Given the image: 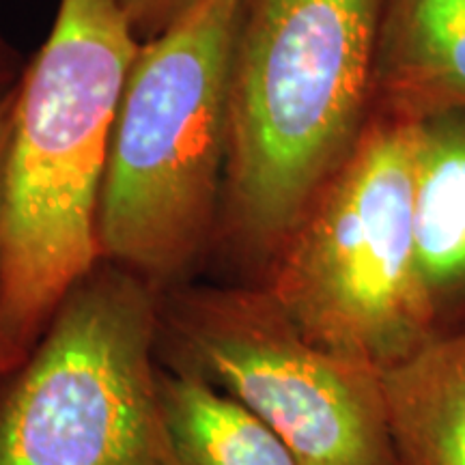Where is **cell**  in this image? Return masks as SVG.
Wrapping results in <instances>:
<instances>
[{
    "label": "cell",
    "mask_w": 465,
    "mask_h": 465,
    "mask_svg": "<svg viewBox=\"0 0 465 465\" xmlns=\"http://www.w3.org/2000/svg\"><path fill=\"white\" fill-rule=\"evenodd\" d=\"M20 84V83H17ZM17 84L0 97V263H3V224H5V182H7V158L11 125H14Z\"/></svg>",
    "instance_id": "7c38bea8"
},
{
    "label": "cell",
    "mask_w": 465,
    "mask_h": 465,
    "mask_svg": "<svg viewBox=\"0 0 465 465\" xmlns=\"http://www.w3.org/2000/svg\"><path fill=\"white\" fill-rule=\"evenodd\" d=\"M414 235L433 339L465 332V110L416 121Z\"/></svg>",
    "instance_id": "52a82bcc"
},
{
    "label": "cell",
    "mask_w": 465,
    "mask_h": 465,
    "mask_svg": "<svg viewBox=\"0 0 465 465\" xmlns=\"http://www.w3.org/2000/svg\"><path fill=\"white\" fill-rule=\"evenodd\" d=\"M465 110V0H383L373 114Z\"/></svg>",
    "instance_id": "ba28073f"
},
{
    "label": "cell",
    "mask_w": 465,
    "mask_h": 465,
    "mask_svg": "<svg viewBox=\"0 0 465 465\" xmlns=\"http://www.w3.org/2000/svg\"><path fill=\"white\" fill-rule=\"evenodd\" d=\"M158 319L160 291L100 259L0 377V465H174Z\"/></svg>",
    "instance_id": "5b68a950"
},
{
    "label": "cell",
    "mask_w": 465,
    "mask_h": 465,
    "mask_svg": "<svg viewBox=\"0 0 465 465\" xmlns=\"http://www.w3.org/2000/svg\"><path fill=\"white\" fill-rule=\"evenodd\" d=\"M138 48L121 0H58L48 39L17 84L0 263L5 375L100 263L102 183Z\"/></svg>",
    "instance_id": "7a4b0ae2"
},
{
    "label": "cell",
    "mask_w": 465,
    "mask_h": 465,
    "mask_svg": "<svg viewBox=\"0 0 465 465\" xmlns=\"http://www.w3.org/2000/svg\"><path fill=\"white\" fill-rule=\"evenodd\" d=\"M201 0H121L138 42H149L168 31Z\"/></svg>",
    "instance_id": "8fae6325"
},
{
    "label": "cell",
    "mask_w": 465,
    "mask_h": 465,
    "mask_svg": "<svg viewBox=\"0 0 465 465\" xmlns=\"http://www.w3.org/2000/svg\"><path fill=\"white\" fill-rule=\"evenodd\" d=\"M414 182L416 124L373 114L261 284L308 341L380 373L431 341Z\"/></svg>",
    "instance_id": "277c9868"
},
{
    "label": "cell",
    "mask_w": 465,
    "mask_h": 465,
    "mask_svg": "<svg viewBox=\"0 0 465 465\" xmlns=\"http://www.w3.org/2000/svg\"><path fill=\"white\" fill-rule=\"evenodd\" d=\"M5 375V371H3V366H0V377H3Z\"/></svg>",
    "instance_id": "5bb4252c"
},
{
    "label": "cell",
    "mask_w": 465,
    "mask_h": 465,
    "mask_svg": "<svg viewBox=\"0 0 465 465\" xmlns=\"http://www.w3.org/2000/svg\"><path fill=\"white\" fill-rule=\"evenodd\" d=\"M381 386L399 465H465V332L429 341Z\"/></svg>",
    "instance_id": "9c48e42d"
},
{
    "label": "cell",
    "mask_w": 465,
    "mask_h": 465,
    "mask_svg": "<svg viewBox=\"0 0 465 465\" xmlns=\"http://www.w3.org/2000/svg\"><path fill=\"white\" fill-rule=\"evenodd\" d=\"M243 0H201L143 42L110 138L100 257L160 293L216 242L229 153L231 56Z\"/></svg>",
    "instance_id": "3957f363"
},
{
    "label": "cell",
    "mask_w": 465,
    "mask_h": 465,
    "mask_svg": "<svg viewBox=\"0 0 465 465\" xmlns=\"http://www.w3.org/2000/svg\"><path fill=\"white\" fill-rule=\"evenodd\" d=\"M25 67L26 65L25 61H22L20 52H17L14 45L0 35V97L20 83L22 74H25Z\"/></svg>",
    "instance_id": "4fadbf2b"
},
{
    "label": "cell",
    "mask_w": 465,
    "mask_h": 465,
    "mask_svg": "<svg viewBox=\"0 0 465 465\" xmlns=\"http://www.w3.org/2000/svg\"><path fill=\"white\" fill-rule=\"evenodd\" d=\"M158 397L174 465H295L263 418L205 377L160 362Z\"/></svg>",
    "instance_id": "30bf717a"
},
{
    "label": "cell",
    "mask_w": 465,
    "mask_h": 465,
    "mask_svg": "<svg viewBox=\"0 0 465 465\" xmlns=\"http://www.w3.org/2000/svg\"><path fill=\"white\" fill-rule=\"evenodd\" d=\"M383 0H243L213 250L263 284L373 116Z\"/></svg>",
    "instance_id": "6da1fadb"
},
{
    "label": "cell",
    "mask_w": 465,
    "mask_h": 465,
    "mask_svg": "<svg viewBox=\"0 0 465 465\" xmlns=\"http://www.w3.org/2000/svg\"><path fill=\"white\" fill-rule=\"evenodd\" d=\"M158 360L243 401L295 465H399L380 371L308 341L265 287L160 293Z\"/></svg>",
    "instance_id": "8992f818"
}]
</instances>
